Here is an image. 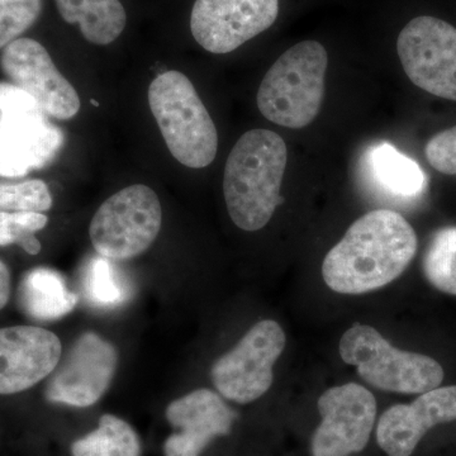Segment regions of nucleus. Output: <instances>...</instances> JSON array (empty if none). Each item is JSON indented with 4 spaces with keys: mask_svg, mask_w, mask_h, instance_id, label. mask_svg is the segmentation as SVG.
<instances>
[{
    "mask_svg": "<svg viewBox=\"0 0 456 456\" xmlns=\"http://www.w3.org/2000/svg\"><path fill=\"white\" fill-rule=\"evenodd\" d=\"M417 253V236L403 216L377 209L360 217L326 255L322 277L341 294L379 289L403 274Z\"/></svg>",
    "mask_w": 456,
    "mask_h": 456,
    "instance_id": "obj_1",
    "label": "nucleus"
},
{
    "mask_svg": "<svg viewBox=\"0 0 456 456\" xmlns=\"http://www.w3.org/2000/svg\"><path fill=\"white\" fill-rule=\"evenodd\" d=\"M287 158V145L275 132L251 130L237 141L224 175L228 215L237 227L254 232L272 220L284 200L281 188Z\"/></svg>",
    "mask_w": 456,
    "mask_h": 456,
    "instance_id": "obj_2",
    "label": "nucleus"
},
{
    "mask_svg": "<svg viewBox=\"0 0 456 456\" xmlns=\"http://www.w3.org/2000/svg\"><path fill=\"white\" fill-rule=\"evenodd\" d=\"M327 65L329 53L320 41H301L284 51L260 84L261 114L293 130L311 125L325 98Z\"/></svg>",
    "mask_w": 456,
    "mask_h": 456,
    "instance_id": "obj_3",
    "label": "nucleus"
},
{
    "mask_svg": "<svg viewBox=\"0 0 456 456\" xmlns=\"http://www.w3.org/2000/svg\"><path fill=\"white\" fill-rule=\"evenodd\" d=\"M149 104L171 155L191 169H203L217 155L218 134L196 88L176 70L158 75Z\"/></svg>",
    "mask_w": 456,
    "mask_h": 456,
    "instance_id": "obj_4",
    "label": "nucleus"
},
{
    "mask_svg": "<svg viewBox=\"0 0 456 456\" xmlns=\"http://www.w3.org/2000/svg\"><path fill=\"white\" fill-rule=\"evenodd\" d=\"M340 355L346 364L358 369L365 382L380 391L422 395L444 380V369L436 360L392 346L368 325L355 323L345 332Z\"/></svg>",
    "mask_w": 456,
    "mask_h": 456,
    "instance_id": "obj_5",
    "label": "nucleus"
},
{
    "mask_svg": "<svg viewBox=\"0 0 456 456\" xmlns=\"http://www.w3.org/2000/svg\"><path fill=\"white\" fill-rule=\"evenodd\" d=\"M161 222L163 211L155 191L134 184L117 191L99 207L90 222V240L101 256L132 259L154 244Z\"/></svg>",
    "mask_w": 456,
    "mask_h": 456,
    "instance_id": "obj_6",
    "label": "nucleus"
},
{
    "mask_svg": "<svg viewBox=\"0 0 456 456\" xmlns=\"http://www.w3.org/2000/svg\"><path fill=\"white\" fill-rule=\"evenodd\" d=\"M395 49L404 73L416 86L456 102V27L421 14L402 27Z\"/></svg>",
    "mask_w": 456,
    "mask_h": 456,
    "instance_id": "obj_7",
    "label": "nucleus"
},
{
    "mask_svg": "<svg viewBox=\"0 0 456 456\" xmlns=\"http://www.w3.org/2000/svg\"><path fill=\"white\" fill-rule=\"evenodd\" d=\"M285 347L283 329L275 321H260L248 330L235 349L212 367V380L224 398L250 403L265 395L274 379L275 362Z\"/></svg>",
    "mask_w": 456,
    "mask_h": 456,
    "instance_id": "obj_8",
    "label": "nucleus"
},
{
    "mask_svg": "<svg viewBox=\"0 0 456 456\" xmlns=\"http://www.w3.org/2000/svg\"><path fill=\"white\" fill-rule=\"evenodd\" d=\"M283 0H196L191 32L202 49L232 53L277 23Z\"/></svg>",
    "mask_w": 456,
    "mask_h": 456,
    "instance_id": "obj_9",
    "label": "nucleus"
},
{
    "mask_svg": "<svg viewBox=\"0 0 456 456\" xmlns=\"http://www.w3.org/2000/svg\"><path fill=\"white\" fill-rule=\"evenodd\" d=\"M317 406L322 422L312 437V456H349L368 445L377 417L373 393L356 383L332 387Z\"/></svg>",
    "mask_w": 456,
    "mask_h": 456,
    "instance_id": "obj_10",
    "label": "nucleus"
},
{
    "mask_svg": "<svg viewBox=\"0 0 456 456\" xmlns=\"http://www.w3.org/2000/svg\"><path fill=\"white\" fill-rule=\"evenodd\" d=\"M0 68L14 86L28 93L41 110L53 118L66 121L79 112L77 90L57 70L40 42L32 38L12 42L3 49Z\"/></svg>",
    "mask_w": 456,
    "mask_h": 456,
    "instance_id": "obj_11",
    "label": "nucleus"
},
{
    "mask_svg": "<svg viewBox=\"0 0 456 456\" xmlns=\"http://www.w3.org/2000/svg\"><path fill=\"white\" fill-rule=\"evenodd\" d=\"M118 354L110 342L86 332L74 342L46 389L53 403L86 408L103 397L116 373Z\"/></svg>",
    "mask_w": 456,
    "mask_h": 456,
    "instance_id": "obj_12",
    "label": "nucleus"
},
{
    "mask_svg": "<svg viewBox=\"0 0 456 456\" xmlns=\"http://www.w3.org/2000/svg\"><path fill=\"white\" fill-rule=\"evenodd\" d=\"M64 142L41 108L0 112V176L20 178L50 163Z\"/></svg>",
    "mask_w": 456,
    "mask_h": 456,
    "instance_id": "obj_13",
    "label": "nucleus"
},
{
    "mask_svg": "<svg viewBox=\"0 0 456 456\" xmlns=\"http://www.w3.org/2000/svg\"><path fill=\"white\" fill-rule=\"evenodd\" d=\"M61 351L59 338L41 327L0 329V395L26 391L49 377Z\"/></svg>",
    "mask_w": 456,
    "mask_h": 456,
    "instance_id": "obj_14",
    "label": "nucleus"
},
{
    "mask_svg": "<svg viewBox=\"0 0 456 456\" xmlns=\"http://www.w3.org/2000/svg\"><path fill=\"white\" fill-rule=\"evenodd\" d=\"M456 421V386L437 387L410 404H395L378 422L377 440L389 456H411L426 432Z\"/></svg>",
    "mask_w": 456,
    "mask_h": 456,
    "instance_id": "obj_15",
    "label": "nucleus"
},
{
    "mask_svg": "<svg viewBox=\"0 0 456 456\" xmlns=\"http://www.w3.org/2000/svg\"><path fill=\"white\" fill-rule=\"evenodd\" d=\"M235 413L217 393L197 389L171 402L167 419L176 432L165 441V456H200L211 440L227 435Z\"/></svg>",
    "mask_w": 456,
    "mask_h": 456,
    "instance_id": "obj_16",
    "label": "nucleus"
},
{
    "mask_svg": "<svg viewBox=\"0 0 456 456\" xmlns=\"http://www.w3.org/2000/svg\"><path fill=\"white\" fill-rule=\"evenodd\" d=\"M362 164L375 188L386 196L416 200L428 188V176L421 167L386 141L369 147Z\"/></svg>",
    "mask_w": 456,
    "mask_h": 456,
    "instance_id": "obj_17",
    "label": "nucleus"
},
{
    "mask_svg": "<svg viewBox=\"0 0 456 456\" xmlns=\"http://www.w3.org/2000/svg\"><path fill=\"white\" fill-rule=\"evenodd\" d=\"M20 310L36 321H53L66 316L77 303L60 273L36 268L27 273L18 288Z\"/></svg>",
    "mask_w": 456,
    "mask_h": 456,
    "instance_id": "obj_18",
    "label": "nucleus"
},
{
    "mask_svg": "<svg viewBox=\"0 0 456 456\" xmlns=\"http://www.w3.org/2000/svg\"><path fill=\"white\" fill-rule=\"evenodd\" d=\"M62 20L80 26L84 38L106 46L122 35L127 14L119 0H56Z\"/></svg>",
    "mask_w": 456,
    "mask_h": 456,
    "instance_id": "obj_19",
    "label": "nucleus"
},
{
    "mask_svg": "<svg viewBox=\"0 0 456 456\" xmlns=\"http://www.w3.org/2000/svg\"><path fill=\"white\" fill-rule=\"evenodd\" d=\"M139 436L127 422L113 415L99 419L97 430L71 446L73 456H140Z\"/></svg>",
    "mask_w": 456,
    "mask_h": 456,
    "instance_id": "obj_20",
    "label": "nucleus"
},
{
    "mask_svg": "<svg viewBox=\"0 0 456 456\" xmlns=\"http://www.w3.org/2000/svg\"><path fill=\"white\" fill-rule=\"evenodd\" d=\"M422 268L436 289L456 296V227L440 228L432 235Z\"/></svg>",
    "mask_w": 456,
    "mask_h": 456,
    "instance_id": "obj_21",
    "label": "nucleus"
},
{
    "mask_svg": "<svg viewBox=\"0 0 456 456\" xmlns=\"http://www.w3.org/2000/svg\"><path fill=\"white\" fill-rule=\"evenodd\" d=\"M84 293L90 305L99 308H114L130 297L127 284L123 283L110 259L93 257L83 278Z\"/></svg>",
    "mask_w": 456,
    "mask_h": 456,
    "instance_id": "obj_22",
    "label": "nucleus"
},
{
    "mask_svg": "<svg viewBox=\"0 0 456 456\" xmlns=\"http://www.w3.org/2000/svg\"><path fill=\"white\" fill-rule=\"evenodd\" d=\"M53 207L50 189L42 180H27L18 184L0 183V212L42 213Z\"/></svg>",
    "mask_w": 456,
    "mask_h": 456,
    "instance_id": "obj_23",
    "label": "nucleus"
},
{
    "mask_svg": "<svg viewBox=\"0 0 456 456\" xmlns=\"http://www.w3.org/2000/svg\"><path fill=\"white\" fill-rule=\"evenodd\" d=\"M42 11V0H0V50L18 40Z\"/></svg>",
    "mask_w": 456,
    "mask_h": 456,
    "instance_id": "obj_24",
    "label": "nucleus"
},
{
    "mask_svg": "<svg viewBox=\"0 0 456 456\" xmlns=\"http://www.w3.org/2000/svg\"><path fill=\"white\" fill-rule=\"evenodd\" d=\"M47 217L42 213L0 212V246L22 244L27 237L35 235L47 224Z\"/></svg>",
    "mask_w": 456,
    "mask_h": 456,
    "instance_id": "obj_25",
    "label": "nucleus"
},
{
    "mask_svg": "<svg viewBox=\"0 0 456 456\" xmlns=\"http://www.w3.org/2000/svg\"><path fill=\"white\" fill-rule=\"evenodd\" d=\"M428 164L446 175H456V126L428 140L425 147Z\"/></svg>",
    "mask_w": 456,
    "mask_h": 456,
    "instance_id": "obj_26",
    "label": "nucleus"
},
{
    "mask_svg": "<svg viewBox=\"0 0 456 456\" xmlns=\"http://www.w3.org/2000/svg\"><path fill=\"white\" fill-rule=\"evenodd\" d=\"M32 108L41 107L28 93L18 88L14 84L0 83V112L32 110Z\"/></svg>",
    "mask_w": 456,
    "mask_h": 456,
    "instance_id": "obj_27",
    "label": "nucleus"
},
{
    "mask_svg": "<svg viewBox=\"0 0 456 456\" xmlns=\"http://www.w3.org/2000/svg\"><path fill=\"white\" fill-rule=\"evenodd\" d=\"M11 294V274L7 265L0 261V310L5 307Z\"/></svg>",
    "mask_w": 456,
    "mask_h": 456,
    "instance_id": "obj_28",
    "label": "nucleus"
}]
</instances>
